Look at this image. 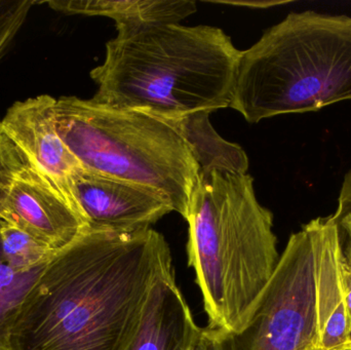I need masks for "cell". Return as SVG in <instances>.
<instances>
[{"label":"cell","instance_id":"cell-10","mask_svg":"<svg viewBox=\"0 0 351 350\" xmlns=\"http://www.w3.org/2000/svg\"><path fill=\"white\" fill-rule=\"evenodd\" d=\"M311 242L317 323V349L348 350L351 330L343 286V260L337 226L332 216L303 226Z\"/></svg>","mask_w":351,"mask_h":350},{"label":"cell","instance_id":"cell-2","mask_svg":"<svg viewBox=\"0 0 351 350\" xmlns=\"http://www.w3.org/2000/svg\"><path fill=\"white\" fill-rule=\"evenodd\" d=\"M241 51L217 27L149 24L117 31L90 71L95 103L178 119L230 107Z\"/></svg>","mask_w":351,"mask_h":350},{"label":"cell","instance_id":"cell-19","mask_svg":"<svg viewBox=\"0 0 351 350\" xmlns=\"http://www.w3.org/2000/svg\"><path fill=\"white\" fill-rule=\"evenodd\" d=\"M343 286L346 294V310H348V318H350L351 330V271L343 266Z\"/></svg>","mask_w":351,"mask_h":350},{"label":"cell","instance_id":"cell-7","mask_svg":"<svg viewBox=\"0 0 351 350\" xmlns=\"http://www.w3.org/2000/svg\"><path fill=\"white\" fill-rule=\"evenodd\" d=\"M56 100L41 95L14 103L1 119L2 127L29 164L80 217L73 197V180L86 168L58 133Z\"/></svg>","mask_w":351,"mask_h":350},{"label":"cell","instance_id":"cell-18","mask_svg":"<svg viewBox=\"0 0 351 350\" xmlns=\"http://www.w3.org/2000/svg\"><path fill=\"white\" fill-rule=\"evenodd\" d=\"M332 218L339 234L343 266L351 271V168L344 176L338 209Z\"/></svg>","mask_w":351,"mask_h":350},{"label":"cell","instance_id":"cell-17","mask_svg":"<svg viewBox=\"0 0 351 350\" xmlns=\"http://www.w3.org/2000/svg\"><path fill=\"white\" fill-rule=\"evenodd\" d=\"M36 0H0V58L24 25Z\"/></svg>","mask_w":351,"mask_h":350},{"label":"cell","instance_id":"cell-9","mask_svg":"<svg viewBox=\"0 0 351 350\" xmlns=\"http://www.w3.org/2000/svg\"><path fill=\"white\" fill-rule=\"evenodd\" d=\"M0 219L20 228L56 252L67 248L88 232L84 220L27 158L0 209Z\"/></svg>","mask_w":351,"mask_h":350},{"label":"cell","instance_id":"cell-21","mask_svg":"<svg viewBox=\"0 0 351 350\" xmlns=\"http://www.w3.org/2000/svg\"><path fill=\"white\" fill-rule=\"evenodd\" d=\"M348 350H351V347H350V349H348Z\"/></svg>","mask_w":351,"mask_h":350},{"label":"cell","instance_id":"cell-1","mask_svg":"<svg viewBox=\"0 0 351 350\" xmlns=\"http://www.w3.org/2000/svg\"><path fill=\"white\" fill-rule=\"evenodd\" d=\"M170 246L149 228L86 232L47 263L25 296L12 350H129Z\"/></svg>","mask_w":351,"mask_h":350},{"label":"cell","instance_id":"cell-11","mask_svg":"<svg viewBox=\"0 0 351 350\" xmlns=\"http://www.w3.org/2000/svg\"><path fill=\"white\" fill-rule=\"evenodd\" d=\"M200 330L171 268L152 287L129 350H195Z\"/></svg>","mask_w":351,"mask_h":350},{"label":"cell","instance_id":"cell-15","mask_svg":"<svg viewBox=\"0 0 351 350\" xmlns=\"http://www.w3.org/2000/svg\"><path fill=\"white\" fill-rule=\"evenodd\" d=\"M0 248L8 266L28 273L45 266L58 252L27 232L0 219Z\"/></svg>","mask_w":351,"mask_h":350},{"label":"cell","instance_id":"cell-13","mask_svg":"<svg viewBox=\"0 0 351 350\" xmlns=\"http://www.w3.org/2000/svg\"><path fill=\"white\" fill-rule=\"evenodd\" d=\"M210 112L200 111L168 119L183 137L199 170V178L215 171L247 174L249 158L241 146L227 142L215 131Z\"/></svg>","mask_w":351,"mask_h":350},{"label":"cell","instance_id":"cell-4","mask_svg":"<svg viewBox=\"0 0 351 350\" xmlns=\"http://www.w3.org/2000/svg\"><path fill=\"white\" fill-rule=\"evenodd\" d=\"M351 100V16L291 12L237 63L230 108L250 123Z\"/></svg>","mask_w":351,"mask_h":350},{"label":"cell","instance_id":"cell-8","mask_svg":"<svg viewBox=\"0 0 351 350\" xmlns=\"http://www.w3.org/2000/svg\"><path fill=\"white\" fill-rule=\"evenodd\" d=\"M73 197L88 232H142L173 212L156 191L86 168L74 178Z\"/></svg>","mask_w":351,"mask_h":350},{"label":"cell","instance_id":"cell-14","mask_svg":"<svg viewBox=\"0 0 351 350\" xmlns=\"http://www.w3.org/2000/svg\"><path fill=\"white\" fill-rule=\"evenodd\" d=\"M45 266L28 273H16L8 266L0 248V350H12V330L16 314Z\"/></svg>","mask_w":351,"mask_h":350},{"label":"cell","instance_id":"cell-6","mask_svg":"<svg viewBox=\"0 0 351 350\" xmlns=\"http://www.w3.org/2000/svg\"><path fill=\"white\" fill-rule=\"evenodd\" d=\"M317 339L313 253L302 228L289 238L245 326L239 332L202 328L195 350H308Z\"/></svg>","mask_w":351,"mask_h":350},{"label":"cell","instance_id":"cell-16","mask_svg":"<svg viewBox=\"0 0 351 350\" xmlns=\"http://www.w3.org/2000/svg\"><path fill=\"white\" fill-rule=\"evenodd\" d=\"M25 162L24 154L4 133L0 119V209L8 199Z\"/></svg>","mask_w":351,"mask_h":350},{"label":"cell","instance_id":"cell-20","mask_svg":"<svg viewBox=\"0 0 351 350\" xmlns=\"http://www.w3.org/2000/svg\"><path fill=\"white\" fill-rule=\"evenodd\" d=\"M308 350H322V349H317V347H311V349H309Z\"/></svg>","mask_w":351,"mask_h":350},{"label":"cell","instance_id":"cell-5","mask_svg":"<svg viewBox=\"0 0 351 350\" xmlns=\"http://www.w3.org/2000/svg\"><path fill=\"white\" fill-rule=\"evenodd\" d=\"M55 121L60 137L86 170L152 189L187 218L199 170L170 121L92 99L61 97Z\"/></svg>","mask_w":351,"mask_h":350},{"label":"cell","instance_id":"cell-3","mask_svg":"<svg viewBox=\"0 0 351 350\" xmlns=\"http://www.w3.org/2000/svg\"><path fill=\"white\" fill-rule=\"evenodd\" d=\"M185 220L208 328L239 332L280 261L274 215L258 201L251 175L215 171L200 177Z\"/></svg>","mask_w":351,"mask_h":350},{"label":"cell","instance_id":"cell-12","mask_svg":"<svg viewBox=\"0 0 351 350\" xmlns=\"http://www.w3.org/2000/svg\"><path fill=\"white\" fill-rule=\"evenodd\" d=\"M53 10L68 14L106 16L117 31L149 24H178L196 12L190 0H51Z\"/></svg>","mask_w":351,"mask_h":350}]
</instances>
